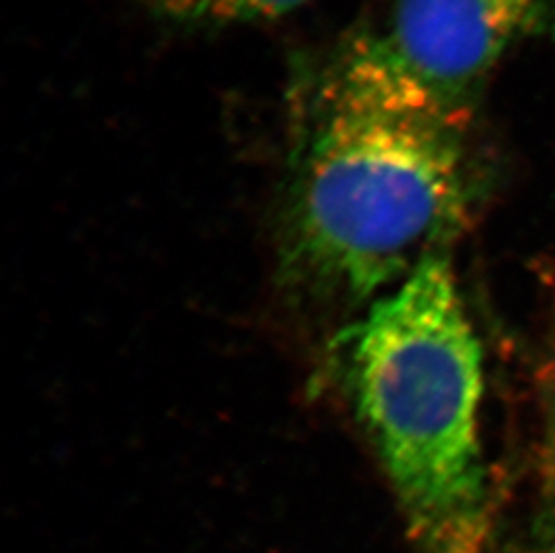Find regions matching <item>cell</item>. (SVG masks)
I'll return each mask as SVG.
<instances>
[{
	"mask_svg": "<svg viewBox=\"0 0 555 553\" xmlns=\"http://www.w3.org/2000/svg\"><path fill=\"white\" fill-rule=\"evenodd\" d=\"M545 35H555V0H396L382 40L435 94L472 106L503 57Z\"/></svg>",
	"mask_w": 555,
	"mask_h": 553,
	"instance_id": "cell-3",
	"label": "cell"
},
{
	"mask_svg": "<svg viewBox=\"0 0 555 553\" xmlns=\"http://www.w3.org/2000/svg\"><path fill=\"white\" fill-rule=\"evenodd\" d=\"M158 15L182 24H247L288 15L308 0H147Z\"/></svg>",
	"mask_w": 555,
	"mask_h": 553,
	"instance_id": "cell-4",
	"label": "cell"
},
{
	"mask_svg": "<svg viewBox=\"0 0 555 553\" xmlns=\"http://www.w3.org/2000/svg\"><path fill=\"white\" fill-rule=\"evenodd\" d=\"M472 106L421 83L382 38L349 43L314 83L295 147L286 262L317 293L374 303L451 256L488 202Z\"/></svg>",
	"mask_w": 555,
	"mask_h": 553,
	"instance_id": "cell-1",
	"label": "cell"
},
{
	"mask_svg": "<svg viewBox=\"0 0 555 553\" xmlns=\"http://www.w3.org/2000/svg\"><path fill=\"white\" fill-rule=\"evenodd\" d=\"M347 388L421 553H486L483 352L451 256L434 257L340 336Z\"/></svg>",
	"mask_w": 555,
	"mask_h": 553,
	"instance_id": "cell-2",
	"label": "cell"
}]
</instances>
